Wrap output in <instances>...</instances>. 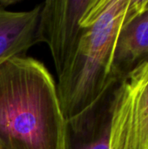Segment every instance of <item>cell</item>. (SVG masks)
<instances>
[{
  "label": "cell",
  "mask_w": 148,
  "mask_h": 149,
  "mask_svg": "<svg viewBox=\"0 0 148 149\" xmlns=\"http://www.w3.org/2000/svg\"><path fill=\"white\" fill-rule=\"evenodd\" d=\"M65 119L57 84L44 64L24 56L0 64V145L65 149Z\"/></svg>",
  "instance_id": "obj_1"
},
{
  "label": "cell",
  "mask_w": 148,
  "mask_h": 149,
  "mask_svg": "<svg viewBox=\"0 0 148 149\" xmlns=\"http://www.w3.org/2000/svg\"><path fill=\"white\" fill-rule=\"evenodd\" d=\"M148 10V0H94L79 44L58 76V95L65 120L94 103L108 86L114 51L124 26Z\"/></svg>",
  "instance_id": "obj_2"
},
{
  "label": "cell",
  "mask_w": 148,
  "mask_h": 149,
  "mask_svg": "<svg viewBox=\"0 0 148 149\" xmlns=\"http://www.w3.org/2000/svg\"><path fill=\"white\" fill-rule=\"evenodd\" d=\"M76 122L104 149H148V58L111 83Z\"/></svg>",
  "instance_id": "obj_3"
},
{
  "label": "cell",
  "mask_w": 148,
  "mask_h": 149,
  "mask_svg": "<svg viewBox=\"0 0 148 149\" xmlns=\"http://www.w3.org/2000/svg\"><path fill=\"white\" fill-rule=\"evenodd\" d=\"M94 0H48L41 3V42L47 44L58 76L73 54Z\"/></svg>",
  "instance_id": "obj_4"
},
{
  "label": "cell",
  "mask_w": 148,
  "mask_h": 149,
  "mask_svg": "<svg viewBox=\"0 0 148 149\" xmlns=\"http://www.w3.org/2000/svg\"><path fill=\"white\" fill-rule=\"evenodd\" d=\"M10 2L0 1V64L15 57H24L31 47L41 42V3L29 10L5 9Z\"/></svg>",
  "instance_id": "obj_5"
},
{
  "label": "cell",
  "mask_w": 148,
  "mask_h": 149,
  "mask_svg": "<svg viewBox=\"0 0 148 149\" xmlns=\"http://www.w3.org/2000/svg\"><path fill=\"white\" fill-rule=\"evenodd\" d=\"M148 58V10L122 29L114 51L112 76L120 79L126 72Z\"/></svg>",
  "instance_id": "obj_6"
},
{
  "label": "cell",
  "mask_w": 148,
  "mask_h": 149,
  "mask_svg": "<svg viewBox=\"0 0 148 149\" xmlns=\"http://www.w3.org/2000/svg\"><path fill=\"white\" fill-rule=\"evenodd\" d=\"M0 149H4V148H3V147H2V146L0 145Z\"/></svg>",
  "instance_id": "obj_7"
}]
</instances>
